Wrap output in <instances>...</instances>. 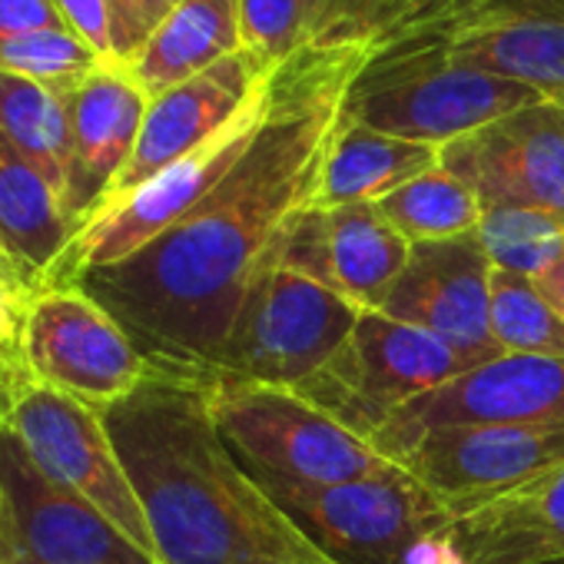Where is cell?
<instances>
[{"label": "cell", "mask_w": 564, "mask_h": 564, "mask_svg": "<svg viewBox=\"0 0 564 564\" xmlns=\"http://www.w3.org/2000/svg\"><path fill=\"white\" fill-rule=\"evenodd\" d=\"M366 44H310L269 80L262 123L236 166L133 256L70 286L104 306L150 372L206 382L239 306L316 203Z\"/></svg>", "instance_id": "1"}, {"label": "cell", "mask_w": 564, "mask_h": 564, "mask_svg": "<svg viewBox=\"0 0 564 564\" xmlns=\"http://www.w3.org/2000/svg\"><path fill=\"white\" fill-rule=\"evenodd\" d=\"M160 564H336L252 481L223 442L209 389L147 372L104 409Z\"/></svg>", "instance_id": "2"}, {"label": "cell", "mask_w": 564, "mask_h": 564, "mask_svg": "<svg viewBox=\"0 0 564 564\" xmlns=\"http://www.w3.org/2000/svg\"><path fill=\"white\" fill-rule=\"evenodd\" d=\"M366 51L478 67L564 107V0H389Z\"/></svg>", "instance_id": "3"}, {"label": "cell", "mask_w": 564, "mask_h": 564, "mask_svg": "<svg viewBox=\"0 0 564 564\" xmlns=\"http://www.w3.org/2000/svg\"><path fill=\"white\" fill-rule=\"evenodd\" d=\"M206 389L223 442L259 485L319 488L395 465L296 389L249 382H206Z\"/></svg>", "instance_id": "4"}, {"label": "cell", "mask_w": 564, "mask_h": 564, "mask_svg": "<svg viewBox=\"0 0 564 564\" xmlns=\"http://www.w3.org/2000/svg\"><path fill=\"white\" fill-rule=\"evenodd\" d=\"M362 306L272 262L256 275L206 382L300 389L352 336Z\"/></svg>", "instance_id": "5"}, {"label": "cell", "mask_w": 564, "mask_h": 564, "mask_svg": "<svg viewBox=\"0 0 564 564\" xmlns=\"http://www.w3.org/2000/svg\"><path fill=\"white\" fill-rule=\"evenodd\" d=\"M541 100L538 90L518 80L409 54L369 61L349 90L346 117L369 130L442 150Z\"/></svg>", "instance_id": "6"}, {"label": "cell", "mask_w": 564, "mask_h": 564, "mask_svg": "<svg viewBox=\"0 0 564 564\" xmlns=\"http://www.w3.org/2000/svg\"><path fill=\"white\" fill-rule=\"evenodd\" d=\"M0 415L54 481L84 495L123 534L153 554L147 514L104 425V412L28 379L18 359L0 362Z\"/></svg>", "instance_id": "7"}, {"label": "cell", "mask_w": 564, "mask_h": 564, "mask_svg": "<svg viewBox=\"0 0 564 564\" xmlns=\"http://www.w3.org/2000/svg\"><path fill=\"white\" fill-rule=\"evenodd\" d=\"M468 369L475 366L438 336L366 310L336 356L296 392L372 442L402 405Z\"/></svg>", "instance_id": "8"}, {"label": "cell", "mask_w": 564, "mask_h": 564, "mask_svg": "<svg viewBox=\"0 0 564 564\" xmlns=\"http://www.w3.org/2000/svg\"><path fill=\"white\" fill-rule=\"evenodd\" d=\"M259 488L336 564H399L419 541L455 524L402 465L319 488Z\"/></svg>", "instance_id": "9"}, {"label": "cell", "mask_w": 564, "mask_h": 564, "mask_svg": "<svg viewBox=\"0 0 564 564\" xmlns=\"http://www.w3.org/2000/svg\"><path fill=\"white\" fill-rule=\"evenodd\" d=\"M0 564H160L0 425Z\"/></svg>", "instance_id": "10"}, {"label": "cell", "mask_w": 564, "mask_h": 564, "mask_svg": "<svg viewBox=\"0 0 564 564\" xmlns=\"http://www.w3.org/2000/svg\"><path fill=\"white\" fill-rule=\"evenodd\" d=\"M265 100H269V84H265L262 97L252 107H246L209 143H203L189 156L176 160L173 166H166L163 173H156L133 193L110 199L77 232V239L70 242L61 265L51 272L44 290L70 286V282L84 272H94V269H104V265H113V262L133 256L150 239H156L163 229H170L176 219H183L246 153V147L252 143V137L262 123Z\"/></svg>", "instance_id": "11"}, {"label": "cell", "mask_w": 564, "mask_h": 564, "mask_svg": "<svg viewBox=\"0 0 564 564\" xmlns=\"http://www.w3.org/2000/svg\"><path fill=\"white\" fill-rule=\"evenodd\" d=\"M28 379L104 412L150 372L117 319L74 286L44 290L28 303L21 349Z\"/></svg>", "instance_id": "12"}, {"label": "cell", "mask_w": 564, "mask_h": 564, "mask_svg": "<svg viewBox=\"0 0 564 564\" xmlns=\"http://www.w3.org/2000/svg\"><path fill=\"white\" fill-rule=\"evenodd\" d=\"M448 425L564 429V359L498 356L402 405L372 445L399 462L425 432Z\"/></svg>", "instance_id": "13"}, {"label": "cell", "mask_w": 564, "mask_h": 564, "mask_svg": "<svg viewBox=\"0 0 564 564\" xmlns=\"http://www.w3.org/2000/svg\"><path fill=\"white\" fill-rule=\"evenodd\" d=\"M395 465L422 481L452 518H465L564 465V429L448 425L425 432Z\"/></svg>", "instance_id": "14"}, {"label": "cell", "mask_w": 564, "mask_h": 564, "mask_svg": "<svg viewBox=\"0 0 564 564\" xmlns=\"http://www.w3.org/2000/svg\"><path fill=\"white\" fill-rule=\"evenodd\" d=\"M442 166L485 209H528L564 226V107L541 100L448 147Z\"/></svg>", "instance_id": "15"}, {"label": "cell", "mask_w": 564, "mask_h": 564, "mask_svg": "<svg viewBox=\"0 0 564 564\" xmlns=\"http://www.w3.org/2000/svg\"><path fill=\"white\" fill-rule=\"evenodd\" d=\"M491 272L495 262L478 229L415 242L376 313L438 336L471 366L491 362L505 356L491 336Z\"/></svg>", "instance_id": "16"}, {"label": "cell", "mask_w": 564, "mask_h": 564, "mask_svg": "<svg viewBox=\"0 0 564 564\" xmlns=\"http://www.w3.org/2000/svg\"><path fill=\"white\" fill-rule=\"evenodd\" d=\"M412 242L376 203L336 209L310 206L282 242L279 262L343 293L362 310H379L409 262Z\"/></svg>", "instance_id": "17"}, {"label": "cell", "mask_w": 564, "mask_h": 564, "mask_svg": "<svg viewBox=\"0 0 564 564\" xmlns=\"http://www.w3.org/2000/svg\"><path fill=\"white\" fill-rule=\"evenodd\" d=\"M272 74L275 70H265L242 47L239 54L219 61L216 67L153 97L140 127L137 150L127 170L120 173L113 193L107 196V203L133 193L137 186H143L147 180L173 166L176 160L209 143L219 130H226L246 107H252L262 97Z\"/></svg>", "instance_id": "18"}, {"label": "cell", "mask_w": 564, "mask_h": 564, "mask_svg": "<svg viewBox=\"0 0 564 564\" xmlns=\"http://www.w3.org/2000/svg\"><path fill=\"white\" fill-rule=\"evenodd\" d=\"M147 107L150 97L123 64H104L67 97L70 163L64 183V209L77 232L100 213L120 173L127 170Z\"/></svg>", "instance_id": "19"}, {"label": "cell", "mask_w": 564, "mask_h": 564, "mask_svg": "<svg viewBox=\"0 0 564 564\" xmlns=\"http://www.w3.org/2000/svg\"><path fill=\"white\" fill-rule=\"evenodd\" d=\"M448 538L462 564H547L564 557V465L455 518Z\"/></svg>", "instance_id": "20"}, {"label": "cell", "mask_w": 564, "mask_h": 564, "mask_svg": "<svg viewBox=\"0 0 564 564\" xmlns=\"http://www.w3.org/2000/svg\"><path fill=\"white\" fill-rule=\"evenodd\" d=\"M74 236L61 189L0 137V249L31 300L44 293Z\"/></svg>", "instance_id": "21"}, {"label": "cell", "mask_w": 564, "mask_h": 564, "mask_svg": "<svg viewBox=\"0 0 564 564\" xmlns=\"http://www.w3.org/2000/svg\"><path fill=\"white\" fill-rule=\"evenodd\" d=\"M239 51V0H183L123 67L153 100Z\"/></svg>", "instance_id": "22"}, {"label": "cell", "mask_w": 564, "mask_h": 564, "mask_svg": "<svg viewBox=\"0 0 564 564\" xmlns=\"http://www.w3.org/2000/svg\"><path fill=\"white\" fill-rule=\"evenodd\" d=\"M438 163H442L438 147L389 137L362 123H352L346 117V123L339 127L329 147L313 206L336 209L349 203H379L382 196H389L392 189H399L402 183L422 176Z\"/></svg>", "instance_id": "23"}, {"label": "cell", "mask_w": 564, "mask_h": 564, "mask_svg": "<svg viewBox=\"0 0 564 564\" xmlns=\"http://www.w3.org/2000/svg\"><path fill=\"white\" fill-rule=\"evenodd\" d=\"M0 137L28 156L64 196L70 163L67 97L28 77L0 74Z\"/></svg>", "instance_id": "24"}, {"label": "cell", "mask_w": 564, "mask_h": 564, "mask_svg": "<svg viewBox=\"0 0 564 564\" xmlns=\"http://www.w3.org/2000/svg\"><path fill=\"white\" fill-rule=\"evenodd\" d=\"M376 206L412 246L475 232L485 219V206L475 189L455 173H448L442 163L402 183Z\"/></svg>", "instance_id": "25"}, {"label": "cell", "mask_w": 564, "mask_h": 564, "mask_svg": "<svg viewBox=\"0 0 564 564\" xmlns=\"http://www.w3.org/2000/svg\"><path fill=\"white\" fill-rule=\"evenodd\" d=\"M491 336L505 356L564 359V316L531 275L491 272Z\"/></svg>", "instance_id": "26"}, {"label": "cell", "mask_w": 564, "mask_h": 564, "mask_svg": "<svg viewBox=\"0 0 564 564\" xmlns=\"http://www.w3.org/2000/svg\"><path fill=\"white\" fill-rule=\"evenodd\" d=\"M104 64L110 61L74 28H44L34 34L0 41V74L28 77L61 97H70Z\"/></svg>", "instance_id": "27"}, {"label": "cell", "mask_w": 564, "mask_h": 564, "mask_svg": "<svg viewBox=\"0 0 564 564\" xmlns=\"http://www.w3.org/2000/svg\"><path fill=\"white\" fill-rule=\"evenodd\" d=\"M239 28L242 47L265 70H279L316 44L313 0H239Z\"/></svg>", "instance_id": "28"}, {"label": "cell", "mask_w": 564, "mask_h": 564, "mask_svg": "<svg viewBox=\"0 0 564 564\" xmlns=\"http://www.w3.org/2000/svg\"><path fill=\"white\" fill-rule=\"evenodd\" d=\"M478 232L495 269H511L531 279L544 269L564 239L561 223L528 209H485Z\"/></svg>", "instance_id": "29"}, {"label": "cell", "mask_w": 564, "mask_h": 564, "mask_svg": "<svg viewBox=\"0 0 564 564\" xmlns=\"http://www.w3.org/2000/svg\"><path fill=\"white\" fill-rule=\"evenodd\" d=\"M110 21L113 64H130L150 34L183 4V0H104Z\"/></svg>", "instance_id": "30"}, {"label": "cell", "mask_w": 564, "mask_h": 564, "mask_svg": "<svg viewBox=\"0 0 564 564\" xmlns=\"http://www.w3.org/2000/svg\"><path fill=\"white\" fill-rule=\"evenodd\" d=\"M389 0H313L316 44H366Z\"/></svg>", "instance_id": "31"}, {"label": "cell", "mask_w": 564, "mask_h": 564, "mask_svg": "<svg viewBox=\"0 0 564 564\" xmlns=\"http://www.w3.org/2000/svg\"><path fill=\"white\" fill-rule=\"evenodd\" d=\"M44 28H70L57 0H0V41Z\"/></svg>", "instance_id": "32"}, {"label": "cell", "mask_w": 564, "mask_h": 564, "mask_svg": "<svg viewBox=\"0 0 564 564\" xmlns=\"http://www.w3.org/2000/svg\"><path fill=\"white\" fill-rule=\"evenodd\" d=\"M57 8L64 11L67 24L113 64L110 21H107V4H104V0H57Z\"/></svg>", "instance_id": "33"}, {"label": "cell", "mask_w": 564, "mask_h": 564, "mask_svg": "<svg viewBox=\"0 0 564 564\" xmlns=\"http://www.w3.org/2000/svg\"><path fill=\"white\" fill-rule=\"evenodd\" d=\"M28 296L11 290L4 279H0V362H18L21 349V329L28 316Z\"/></svg>", "instance_id": "34"}, {"label": "cell", "mask_w": 564, "mask_h": 564, "mask_svg": "<svg viewBox=\"0 0 564 564\" xmlns=\"http://www.w3.org/2000/svg\"><path fill=\"white\" fill-rule=\"evenodd\" d=\"M534 282H538V290L551 300V306L564 316V239L554 249V256L544 262V269L534 275Z\"/></svg>", "instance_id": "35"}, {"label": "cell", "mask_w": 564, "mask_h": 564, "mask_svg": "<svg viewBox=\"0 0 564 564\" xmlns=\"http://www.w3.org/2000/svg\"><path fill=\"white\" fill-rule=\"evenodd\" d=\"M0 279H4V282H8V286H11V290H18V293H24V296H28V290L21 286V279H18V272L11 269V262H8L4 249H0ZM28 300H31V296H28Z\"/></svg>", "instance_id": "36"}, {"label": "cell", "mask_w": 564, "mask_h": 564, "mask_svg": "<svg viewBox=\"0 0 564 564\" xmlns=\"http://www.w3.org/2000/svg\"><path fill=\"white\" fill-rule=\"evenodd\" d=\"M547 564H564V557H561V561H547Z\"/></svg>", "instance_id": "37"}, {"label": "cell", "mask_w": 564, "mask_h": 564, "mask_svg": "<svg viewBox=\"0 0 564 564\" xmlns=\"http://www.w3.org/2000/svg\"><path fill=\"white\" fill-rule=\"evenodd\" d=\"M0 425H4V415H0Z\"/></svg>", "instance_id": "38"}]
</instances>
